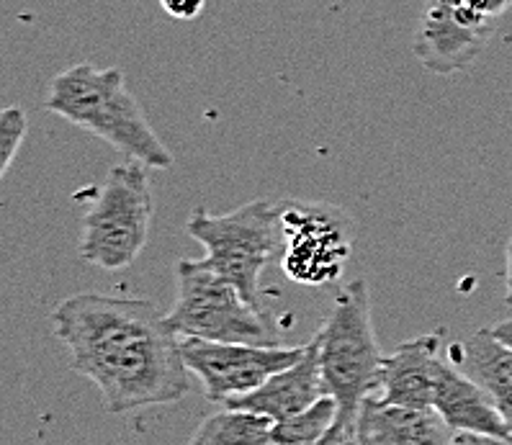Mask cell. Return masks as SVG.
Segmentation results:
<instances>
[{
	"instance_id": "cell-1",
	"label": "cell",
	"mask_w": 512,
	"mask_h": 445,
	"mask_svg": "<svg viewBox=\"0 0 512 445\" xmlns=\"http://www.w3.org/2000/svg\"><path fill=\"white\" fill-rule=\"evenodd\" d=\"M52 332L111 415L173 404L191 391L181 335L152 301L75 294L52 312Z\"/></svg>"
},
{
	"instance_id": "cell-2",
	"label": "cell",
	"mask_w": 512,
	"mask_h": 445,
	"mask_svg": "<svg viewBox=\"0 0 512 445\" xmlns=\"http://www.w3.org/2000/svg\"><path fill=\"white\" fill-rule=\"evenodd\" d=\"M47 111L96 134L116 152L152 170L173 165V155L157 137L119 67L78 62L55 75L47 91Z\"/></svg>"
},
{
	"instance_id": "cell-3",
	"label": "cell",
	"mask_w": 512,
	"mask_h": 445,
	"mask_svg": "<svg viewBox=\"0 0 512 445\" xmlns=\"http://www.w3.org/2000/svg\"><path fill=\"white\" fill-rule=\"evenodd\" d=\"M320 350V368L330 394L340 409V420L356 425L361 404L379 389L384 355L376 340L371 296L363 278L350 281L314 335Z\"/></svg>"
},
{
	"instance_id": "cell-4",
	"label": "cell",
	"mask_w": 512,
	"mask_h": 445,
	"mask_svg": "<svg viewBox=\"0 0 512 445\" xmlns=\"http://www.w3.org/2000/svg\"><path fill=\"white\" fill-rule=\"evenodd\" d=\"M186 232L206 247V265L217 271L250 301L263 309L260 273L284 253V209L281 201L255 199L229 214L193 211Z\"/></svg>"
},
{
	"instance_id": "cell-5",
	"label": "cell",
	"mask_w": 512,
	"mask_h": 445,
	"mask_svg": "<svg viewBox=\"0 0 512 445\" xmlns=\"http://www.w3.org/2000/svg\"><path fill=\"white\" fill-rule=\"evenodd\" d=\"M175 276L178 299L165 314L175 335L214 343L278 345V332L266 312L245 301L206 260H181Z\"/></svg>"
},
{
	"instance_id": "cell-6",
	"label": "cell",
	"mask_w": 512,
	"mask_h": 445,
	"mask_svg": "<svg viewBox=\"0 0 512 445\" xmlns=\"http://www.w3.org/2000/svg\"><path fill=\"white\" fill-rule=\"evenodd\" d=\"M152 209L145 165L127 160L111 168L96 201L85 211L80 258L103 271L129 268L147 245Z\"/></svg>"
},
{
	"instance_id": "cell-7",
	"label": "cell",
	"mask_w": 512,
	"mask_h": 445,
	"mask_svg": "<svg viewBox=\"0 0 512 445\" xmlns=\"http://www.w3.org/2000/svg\"><path fill=\"white\" fill-rule=\"evenodd\" d=\"M284 209V253L281 271L289 281L322 289L338 281L353 253V217L322 201H281Z\"/></svg>"
},
{
	"instance_id": "cell-8",
	"label": "cell",
	"mask_w": 512,
	"mask_h": 445,
	"mask_svg": "<svg viewBox=\"0 0 512 445\" xmlns=\"http://www.w3.org/2000/svg\"><path fill=\"white\" fill-rule=\"evenodd\" d=\"M307 345H250L214 343L199 337H183L181 353L188 371L201 381L209 402L227 404L229 399L260 389L271 376L294 366Z\"/></svg>"
},
{
	"instance_id": "cell-9",
	"label": "cell",
	"mask_w": 512,
	"mask_h": 445,
	"mask_svg": "<svg viewBox=\"0 0 512 445\" xmlns=\"http://www.w3.org/2000/svg\"><path fill=\"white\" fill-rule=\"evenodd\" d=\"M494 26L497 24L476 19L448 0H425L412 52L430 73H461L487 49Z\"/></svg>"
},
{
	"instance_id": "cell-10",
	"label": "cell",
	"mask_w": 512,
	"mask_h": 445,
	"mask_svg": "<svg viewBox=\"0 0 512 445\" xmlns=\"http://www.w3.org/2000/svg\"><path fill=\"white\" fill-rule=\"evenodd\" d=\"M440 335H420L407 340L392 355H384L376 397L397 407L435 409L440 371Z\"/></svg>"
},
{
	"instance_id": "cell-11",
	"label": "cell",
	"mask_w": 512,
	"mask_h": 445,
	"mask_svg": "<svg viewBox=\"0 0 512 445\" xmlns=\"http://www.w3.org/2000/svg\"><path fill=\"white\" fill-rule=\"evenodd\" d=\"M353 430L358 445H456L458 435L435 409L397 407L376 394L361 404Z\"/></svg>"
},
{
	"instance_id": "cell-12",
	"label": "cell",
	"mask_w": 512,
	"mask_h": 445,
	"mask_svg": "<svg viewBox=\"0 0 512 445\" xmlns=\"http://www.w3.org/2000/svg\"><path fill=\"white\" fill-rule=\"evenodd\" d=\"M325 394L327 386L325 379H322L320 350H317V343L312 340L294 366L271 376L260 389L229 399L224 407L247 409V412L271 417L273 422H284L320 402Z\"/></svg>"
},
{
	"instance_id": "cell-13",
	"label": "cell",
	"mask_w": 512,
	"mask_h": 445,
	"mask_svg": "<svg viewBox=\"0 0 512 445\" xmlns=\"http://www.w3.org/2000/svg\"><path fill=\"white\" fill-rule=\"evenodd\" d=\"M435 412L456 433L487 435L512 445V433L500 409L494 407L482 384H476L464 368L446 363L435 391Z\"/></svg>"
},
{
	"instance_id": "cell-14",
	"label": "cell",
	"mask_w": 512,
	"mask_h": 445,
	"mask_svg": "<svg viewBox=\"0 0 512 445\" xmlns=\"http://www.w3.org/2000/svg\"><path fill=\"white\" fill-rule=\"evenodd\" d=\"M456 350L461 368L484 386L512 433V350L502 345L489 327L476 330Z\"/></svg>"
},
{
	"instance_id": "cell-15",
	"label": "cell",
	"mask_w": 512,
	"mask_h": 445,
	"mask_svg": "<svg viewBox=\"0 0 512 445\" xmlns=\"http://www.w3.org/2000/svg\"><path fill=\"white\" fill-rule=\"evenodd\" d=\"M276 422L258 412L229 409L206 417L191 435L188 445H268Z\"/></svg>"
},
{
	"instance_id": "cell-16",
	"label": "cell",
	"mask_w": 512,
	"mask_h": 445,
	"mask_svg": "<svg viewBox=\"0 0 512 445\" xmlns=\"http://www.w3.org/2000/svg\"><path fill=\"white\" fill-rule=\"evenodd\" d=\"M338 417V402L330 394H325L320 402L312 404L304 412H299V415L289 417L284 422H276V427H273V440L289 445H314L338 422Z\"/></svg>"
},
{
	"instance_id": "cell-17",
	"label": "cell",
	"mask_w": 512,
	"mask_h": 445,
	"mask_svg": "<svg viewBox=\"0 0 512 445\" xmlns=\"http://www.w3.org/2000/svg\"><path fill=\"white\" fill-rule=\"evenodd\" d=\"M29 132V119L19 106H8L0 114V175H6L13 165V157L24 145Z\"/></svg>"
},
{
	"instance_id": "cell-18",
	"label": "cell",
	"mask_w": 512,
	"mask_h": 445,
	"mask_svg": "<svg viewBox=\"0 0 512 445\" xmlns=\"http://www.w3.org/2000/svg\"><path fill=\"white\" fill-rule=\"evenodd\" d=\"M448 3L489 24H497L512 6V0H448Z\"/></svg>"
},
{
	"instance_id": "cell-19",
	"label": "cell",
	"mask_w": 512,
	"mask_h": 445,
	"mask_svg": "<svg viewBox=\"0 0 512 445\" xmlns=\"http://www.w3.org/2000/svg\"><path fill=\"white\" fill-rule=\"evenodd\" d=\"M206 0H160V8L175 21H191L204 11Z\"/></svg>"
},
{
	"instance_id": "cell-20",
	"label": "cell",
	"mask_w": 512,
	"mask_h": 445,
	"mask_svg": "<svg viewBox=\"0 0 512 445\" xmlns=\"http://www.w3.org/2000/svg\"><path fill=\"white\" fill-rule=\"evenodd\" d=\"M353 440H356V430H353V425L338 417V422H335V425H332L314 445H353Z\"/></svg>"
},
{
	"instance_id": "cell-21",
	"label": "cell",
	"mask_w": 512,
	"mask_h": 445,
	"mask_svg": "<svg viewBox=\"0 0 512 445\" xmlns=\"http://www.w3.org/2000/svg\"><path fill=\"white\" fill-rule=\"evenodd\" d=\"M456 445H510L505 440L487 438V435H471V433H458Z\"/></svg>"
},
{
	"instance_id": "cell-22",
	"label": "cell",
	"mask_w": 512,
	"mask_h": 445,
	"mask_svg": "<svg viewBox=\"0 0 512 445\" xmlns=\"http://www.w3.org/2000/svg\"><path fill=\"white\" fill-rule=\"evenodd\" d=\"M492 330V335L500 340L502 345H507V348L512 350V319H505V322H497L494 327H489Z\"/></svg>"
},
{
	"instance_id": "cell-23",
	"label": "cell",
	"mask_w": 512,
	"mask_h": 445,
	"mask_svg": "<svg viewBox=\"0 0 512 445\" xmlns=\"http://www.w3.org/2000/svg\"><path fill=\"white\" fill-rule=\"evenodd\" d=\"M505 283H507V294H505V304L512 307V237L507 242V265H505Z\"/></svg>"
},
{
	"instance_id": "cell-24",
	"label": "cell",
	"mask_w": 512,
	"mask_h": 445,
	"mask_svg": "<svg viewBox=\"0 0 512 445\" xmlns=\"http://www.w3.org/2000/svg\"><path fill=\"white\" fill-rule=\"evenodd\" d=\"M268 445H289V443H278V440H271V443Z\"/></svg>"
}]
</instances>
